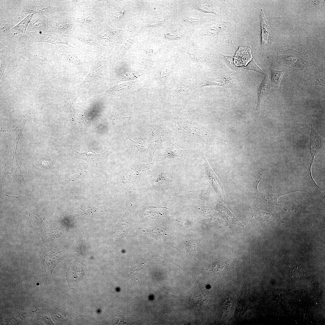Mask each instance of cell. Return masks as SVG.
Segmentation results:
<instances>
[{"mask_svg": "<svg viewBox=\"0 0 325 325\" xmlns=\"http://www.w3.org/2000/svg\"><path fill=\"white\" fill-rule=\"evenodd\" d=\"M277 61L280 64L295 69L303 70L315 67L314 63L307 55L290 48L279 50Z\"/></svg>", "mask_w": 325, "mask_h": 325, "instance_id": "1", "label": "cell"}, {"mask_svg": "<svg viewBox=\"0 0 325 325\" xmlns=\"http://www.w3.org/2000/svg\"><path fill=\"white\" fill-rule=\"evenodd\" d=\"M124 145L128 155L133 161H147L151 156L149 147H145L141 141H133L128 135L124 141Z\"/></svg>", "mask_w": 325, "mask_h": 325, "instance_id": "2", "label": "cell"}, {"mask_svg": "<svg viewBox=\"0 0 325 325\" xmlns=\"http://www.w3.org/2000/svg\"><path fill=\"white\" fill-rule=\"evenodd\" d=\"M73 150L75 158L84 160L91 166L97 167L105 166L107 164L108 156L111 153L109 147L104 152L99 154L91 150L83 153Z\"/></svg>", "mask_w": 325, "mask_h": 325, "instance_id": "3", "label": "cell"}, {"mask_svg": "<svg viewBox=\"0 0 325 325\" xmlns=\"http://www.w3.org/2000/svg\"><path fill=\"white\" fill-rule=\"evenodd\" d=\"M261 26L262 36V51L271 48L274 42V37L271 29L265 18L262 9L260 11Z\"/></svg>", "mask_w": 325, "mask_h": 325, "instance_id": "4", "label": "cell"}, {"mask_svg": "<svg viewBox=\"0 0 325 325\" xmlns=\"http://www.w3.org/2000/svg\"><path fill=\"white\" fill-rule=\"evenodd\" d=\"M204 160V164L206 178L221 199L225 201L227 200L223 185L219 179L209 166L206 158L202 155Z\"/></svg>", "mask_w": 325, "mask_h": 325, "instance_id": "5", "label": "cell"}, {"mask_svg": "<svg viewBox=\"0 0 325 325\" xmlns=\"http://www.w3.org/2000/svg\"><path fill=\"white\" fill-rule=\"evenodd\" d=\"M57 253L54 251L44 252L42 259L43 273L45 277H50L52 270L58 262Z\"/></svg>", "mask_w": 325, "mask_h": 325, "instance_id": "6", "label": "cell"}, {"mask_svg": "<svg viewBox=\"0 0 325 325\" xmlns=\"http://www.w3.org/2000/svg\"><path fill=\"white\" fill-rule=\"evenodd\" d=\"M271 84L269 76L266 74L257 91L258 102L256 108L257 111H259L262 103L268 95L270 91Z\"/></svg>", "mask_w": 325, "mask_h": 325, "instance_id": "7", "label": "cell"}, {"mask_svg": "<svg viewBox=\"0 0 325 325\" xmlns=\"http://www.w3.org/2000/svg\"><path fill=\"white\" fill-rule=\"evenodd\" d=\"M297 191H305V190H296L289 192L280 194H275L271 195H267L261 193L257 190L258 198V200L268 205H279L277 203V200L280 197L292 192Z\"/></svg>", "mask_w": 325, "mask_h": 325, "instance_id": "8", "label": "cell"}, {"mask_svg": "<svg viewBox=\"0 0 325 325\" xmlns=\"http://www.w3.org/2000/svg\"><path fill=\"white\" fill-rule=\"evenodd\" d=\"M285 70L279 71L272 69L271 70V85L273 88H278L279 86Z\"/></svg>", "mask_w": 325, "mask_h": 325, "instance_id": "9", "label": "cell"}, {"mask_svg": "<svg viewBox=\"0 0 325 325\" xmlns=\"http://www.w3.org/2000/svg\"><path fill=\"white\" fill-rule=\"evenodd\" d=\"M256 211L257 215L259 219L265 220H271L280 221L282 223L285 222L281 218L279 214H270L267 213L257 209Z\"/></svg>", "mask_w": 325, "mask_h": 325, "instance_id": "10", "label": "cell"}, {"mask_svg": "<svg viewBox=\"0 0 325 325\" xmlns=\"http://www.w3.org/2000/svg\"><path fill=\"white\" fill-rule=\"evenodd\" d=\"M33 15V13L29 14L28 16L13 28L19 31L23 34L25 33L28 25Z\"/></svg>", "mask_w": 325, "mask_h": 325, "instance_id": "11", "label": "cell"}, {"mask_svg": "<svg viewBox=\"0 0 325 325\" xmlns=\"http://www.w3.org/2000/svg\"><path fill=\"white\" fill-rule=\"evenodd\" d=\"M41 40L42 41L49 42L52 44L64 43L59 39L48 34L44 35L41 38Z\"/></svg>", "mask_w": 325, "mask_h": 325, "instance_id": "12", "label": "cell"}, {"mask_svg": "<svg viewBox=\"0 0 325 325\" xmlns=\"http://www.w3.org/2000/svg\"><path fill=\"white\" fill-rule=\"evenodd\" d=\"M246 69L252 70L263 75L265 74L264 72L257 65L254 60H252V62L245 68Z\"/></svg>", "mask_w": 325, "mask_h": 325, "instance_id": "13", "label": "cell"}, {"mask_svg": "<svg viewBox=\"0 0 325 325\" xmlns=\"http://www.w3.org/2000/svg\"><path fill=\"white\" fill-rule=\"evenodd\" d=\"M314 85H319L325 86V76L323 75L317 77L315 79Z\"/></svg>", "mask_w": 325, "mask_h": 325, "instance_id": "14", "label": "cell"}]
</instances>
